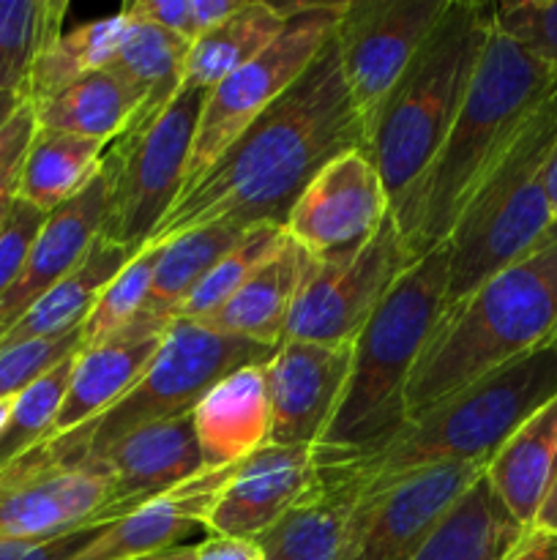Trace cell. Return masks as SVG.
<instances>
[{"instance_id": "1", "label": "cell", "mask_w": 557, "mask_h": 560, "mask_svg": "<svg viewBox=\"0 0 557 560\" xmlns=\"http://www.w3.org/2000/svg\"><path fill=\"white\" fill-rule=\"evenodd\" d=\"M364 148L366 129L331 42L309 69L189 186L147 244L211 224H278L309 180L342 153Z\"/></svg>"}, {"instance_id": "2", "label": "cell", "mask_w": 557, "mask_h": 560, "mask_svg": "<svg viewBox=\"0 0 557 560\" xmlns=\"http://www.w3.org/2000/svg\"><path fill=\"white\" fill-rule=\"evenodd\" d=\"M555 93L557 71L491 27L446 142L393 217L413 260L446 244L481 178Z\"/></svg>"}, {"instance_id": "3", "label": "cell", "mask_w": 557, "mask_h": 560, "mask_svg": "<svg viewBox=\"0 0 557 560\" xmlns=\"http://www.w3.org/2000/svg\"><path fill=\"white\" fill-rule=\"evenodd\" d=\"M448 246H437L396 279L353 342L342 399L315 446L317 465L366 457L410 421L407 386L446 312Z\"/></svg>"}, {"instance_id": "4", "label": "cell", "mask_w": 557, "mask_h": 560, "mask_svg": "<svg viewBox=\"0 0 557 560\" xmlns=\"http://www.w3.org/2000/svg\"><path fill=\"white\" fill-rule=\"evenodd\" d=\"M557 397V348L544 342L410 419L366 457L317 465L358 487L360 498L391 481L448 463L489 465L508 438Z\"/></svg>"}, {"instance_id": "5", "label": "cell", "mask_w": 557, "mask_h": 560, "mask_svg": "<svg viewBox=\"0 0 557 560\" xmlns=\"http://www.w3.org/2000/svg\"><path fill=\"white\" fill-rule=\"evenodd\" d=\"M557 331V224L530 255L442 312L407 386L415 419L459 388L522 359Z\"/></svg>"}, {"instance_id": "6", "label": "cell", "mask_w": 557, "mask_h": 560, "mask_svg": "<svg viewBox=\"0 0 557 560\" xmlns=\"http://www.w3.org/2000/svg\"><path fill=\"white\" fill-rule=\"evenodd\" d=\"M495 5L448 0L366 131V153L396 217L435 162L462 107L491 33Z\"/></svg>"}, {"instance_id": "7", "label": "cell", "mask_w": 557, "mask_h": 560, "mask_svg": "<svg viewBox=\"0 0 557 560\" xmlns=\"http://www.w3.org/2000/svg\"><path fill=\"white\" fill-rule=\"evenodd\" d=\"M557 145V93L528 120L470 195L448 235L446 310L535 249L555 228L544 164Z\"/></svg>"}, {"instance_id": "8", "label": "cell", "mask_w": 557, "mask_h": 560, "mask_svg": "<svg viewBox=\"0 0 557 560\" xmlns=\"http://www.w3.org/2000/svg\"><path fill=\"white\" fill-rule=\"evenodd\" d=\"M276 348L224 337L194 320H173L164 331L145 375L126 392L115 408L91 424L44 443L66 457L98 463L112 443L156 421L189 416L194 405L229 372L249 364H265Z\"/></svg>"}, {"instance_id": "9", "label": "cell", "mask_w": 557, "mask_h": 560, "mask_svg": "<svg viewBox=\"0 0 557 560\" xmlns=\"http://www.w3.org/2000/svg\"><path fill=\"white\" fill-rule=\"evenodd\" d=\"M205 88H180L178 96L145 126L123 131L104 151L109 178L102 241L140 252L178 202L186 164L208 98Z\"/></svg>"}, {"instance_id": "10", "label": "cell", "mask_w": 557, "mask_h": 560, "mask_svg": "<svg viewBox=\"0 0 557 560\" xmlns=\"http://www.w3.org/2000/svg\"><path fill=\"white\" fill-rule=\"evenodd\" d=\"M287 16L284 31L257 58L218 82L205 98L194 145L186 164L189 189L322 52L333 38L342 3H276Z\"/></svg>"}, {"instance_id": "11", "label": "cell", "mask_w": 557, "mask_h": 560, "mask_svg": "<svg viewBox=\"0 0 557 560\" xmlns=\"http://www.w3.org/2000/svg\"><path fill=\"white\" fill-rule=\"evenodd\" d=\"M123 514L102 463L66 457L44 441L0 468V541L55 539Z\"/></svg>"}, {"instance_id": "12", "label": "cell", "mask_w": 557, "mask_h": 560, "mask_svg": "<svg viewBox=\"0 0 557 560\" xmlns=\"http://www.w3.org/2000/svg\"><path fill=\"white\" fill-rule=\"evenodd\" d=\"M396 219L344 262H315L306 257L284 342L353 345L388 290L413 266Z\"/></svg>"}, {"instance_id": "13", "label": "cell", "mask_w": 557, "mask_h": 560, "mask_svg": "<svg viewBox=\"0 0 557 560\" xmlns=\"http://www.w3.org/2000/svg\"><path fill=\"white\" fill-rule=\"evenodd\" d=\"M446 9L448 0H344L333 44L366 131Z\"/></svg>"}, {"instance_id": "14", "label": "cell", "mask_w": 557, "mask_h": 560, "mask_svg": "<svg viewBox=\"0 0 557 560\" xmlns=\"http://www.w3.org/2000/svg\"><path fill=\"white\" fill-rule=\"evenodd\" d=\"M391 217L386 186L364 148L342 153L309 180L289 208L284 233L315 262L358 255Z\"/></svg>"}, {"instance_id": "15", "label": "cell", "mask_w": 557, "mask_h": 560, "mask_svg": "<svg viewBox=\"0 0 557 560\" xmlns=\"http://www.w3.org/2000/svg\"><path fill=\"white\" fill-rule=\"evenodd\" d=\"M484 474L475 463L435 465L360 498L342 560H407Z\"/></svg>"}, {"instance_id": "16", "label": "cell", "mask_w": 557, "mask_h": 560, "mask_svg": "<svg viewBox=\"0 0 557 560\" xmlns=\"http://www.w3.org/2000/svg\"><path fill=\"white\" fill-rule=\"evenodd\" d=\"M353 345L282 342L262 364L273 446H317L342 399Z\"/></svg>"}, {"instance_id": "17", "label": "cell", "mask_w": 557, "mask_h": 560, "mask_svg": "<svg viewBox=\"0 0 557 560\" xmlns=\"http://www.w3.org/2000/svg\"><path fill=\"white\" fill-rule=\"evenodd\" d=\"M315 476V446L268 443L235 465L213 498L205 530L227 539H257L311 490Z\"/></svg>"}, {"instance_id": "18", "label": "cell", "mask_w": 557, "mask_h": 560, "mask_svg": "<svg viewBox=\"0 0 557 560\" xmlns=\"http://www.w3.org/2000/svg\"><path fill=\"white\" fill-rule=\"evenodd\" d=\"M109 178L107 170L96 173V178L74 197L47 213L36 241L31 246L25 268L14 288L0 299V337L47 293L49 288L69 277L87 255L93 244L102 238L104 219H107Z\"/></svg>"}, {"instance_id": "19", "label": "cell", "mask_w": 557, "mask_h": 560, "mask_svg": "<svg viewBox=\"0 0 557 560\" xmlns=\"http://www.w3.org/2000/svg\"><path fill=\"white\" fill-rule=\"evenodd\" d=\"M233 468L202 470L183 485L140 503L112 520L93 545L74 560H137L189 547L191 536L205 530L208 512Z\"/></svg>"}, {"instance_id": "20", "label": "cell", "mask_w": 557, "mask_h": 560, "mask_svg": "<svg viewBox=\"0 0 557 560\" xmlns=\"http://www.w3.org/2000/svg\"><path fill=\"white\" fill-rule=\"evenodd\" d=\"M98 463L112 479V506L120 512H131L205 470L191 413L129 432Z\"/></svg>"}, {"instance_id": "21", "label": "cell", "mask_w": 557, "mask_h": 560, "mask_svg": "<svg viewBox=\"0 0 557 560\" xmlns=\"http://www.w3.org/2000/svg\"><path fill=\"white\" fill-rule=\"evenodd\" d=\"M205 470L235 468L271 443L262 364L240 366L216 383L191 410Z\"/></svg>"}, {"instance_id": "22", "label": "cell", "mask_w": 557, "mask_h": 560, "mask_svg": "<svg viewBox=\"0 0 557 560\" xmlns=\"http://www.w3.org/2000/svg\"><path fill=\"white\" fill-rule=\"evenodd\" d=\"M162 337L164 334H145L129 326L96 348L80 350L74 355L63 405L47 438L69 435L115 408L145 375Z\"/></svg>"}, {"instance_id": "23", "label": "cell", "mask_w": 557, "mask_h": 560, "mask_svg": "<svg viewBox=\"0 0 557 560\" xmlns=\"http://www.w3.org/2000/svg\"><path fill=\"white\" fill-rule=\"evenodd\" d=\"M358 506V487L317 468L311 490L251 541L262 560H342Z\"/></svg>"}, {"instance_id": "24", "label": "cell", "mask_w": 557, "mask_h": 560, "mask_svg": "<svg viewBox=\"0 0 557 560\" xmlns=\"http://www.w3.org/2000/svg\"><path fill=\"white\" fill-rule=\"evenodd\" d=\"M304 266V249L287 235L284 244L229 295L227 304L202 320V326L224 337L278 348L284 342Z\"/></svg>"}, {"instance_id": "25", "label": "cell", "mask_w": 557, "mask_h": 560, "mask_svg": "<svg viewBox=\"0 0 557 560\" xmlns=\"http://www.w3.org/2000/svg\"><path fill=\"white\" fill-rule=\"evenodd\" d=\"M530 530L481 476L407 560H506Z\"/></svg>"}, {"instance_id": "26", "label": "cell", "mask_w": 557, "mask_h": 560, "mask_svg": "<svg viewBox=\"0 0 557 560\" xmlns=\"http://www.w3.org/2000/svg\"><path fill=\"white\" fill-rule=\"evenodd\" d=\"M557 468V397L530 416L486 465V481L508 512L533 528Z\"/></svg>"}, {"instance_id": "27", "label": "cell", "mask_w": 557, "mask_h": 560, "mask_svg": "<svg viewBox=\"0 0 557 560\" xmlns=\"http://www.w3.org/2000/svg\"><path fill=\"white\" fill-rule=\"evenodd\" d=\"M249 228H235V224H211V228L191 230L178 238L162 244L156 271H153L151 293L145 306L131 323V328L145 334H164L169 323L178 317L183 301L194 293L197 284L205 279V273L244 238ZM129 328V326H126Z\"/></svg>"}, {"instance_id": "28", "label": "cell", "mask_w": 557, "mask_h": 560, "mask_svg": "<svg viewBox=\"0 0 557 560\" xmlns=\"http://www.w3.org/2000/svg\"><path fill=\"white\" fill-rule=\"evenodd\" d=\"M137 252L123 246L107 244L98 238L91 255L74 268L55 288H49L9 331L0 337V348L5 345L36 342V339H58L71 331H80L82 323L91 315L98 293L112 282L115 273L134 257Z\"/></svg>"}, {"instance_id": "29", "label": "cell", "mask_w": 557, "mask_h": 560, "mask_svg": "<svg viewBox=\"0 0 557 560\" xmlns=\"http://www.w3.org/2000/svg\"><path fill=\"white\" fill-rule=\"evenodd\" d=\"M123 11L126 31L107 69L140 93L142 109L134 124L129 126V129H137V126L151 124L180 93L189 42H183L175 33L162 31V27L142 20V16L131 14L129 5Z\"/></svg>"}, {"instance_id": "30", "label": "cell", "mask_w": 557, "mask_h": 560, "mask_svg": "<svg viewBox=\"0 0 557 560\" xmlns=\"http://www.w3.org/2000/svg\"><path fill=\"white\" fill-rule=\"evenodd\" d=\"M42 129L85 137L109 145L137 120L142 98L109 69H98L71 82L42 104H31Z\"/></svg>"}, {"instance_id": "31", "label": "cell", "mask_w": 557, "mask_h": 560, "mask_svg": "<svg viewBox=\"0 0 557 560\" xmlns=\"http://www.w3.org/2000/svg\"><path fill=\"white\" fill-rule=\"evenodd\" d=\"M284 25L287 16L276 3L246 0L229 20L218 22L189 44L183 85L213 91L233 71L257 58L284 31Z\"/></svg>"}, {"instance_id": "32", "label": "cell", "mask_w": 557, "mask_h": 560, "mask_svg": "<svg viewBox=\"0 0 557 560\" xmlns=\"http://www.w3.org/2000/svg\"><path fill=\"white\" fill-rule=\"evenodd\" d=\"M107 145L38 126L16 178V197L44 213L74 200L102 170Z\"/></svg>"}, {"instance_id": "33", "label": "cell", "mask_w": 557, "mask_h": 560, "mask_svg": "<svg viewBox=\"0 0 557 560\" xmlns=\"http://www.w3.org/2000/svg\"><path fill=\"white\" fill-rule=\"evenodd\" d=\"M126 31V11L120 9L107 20L87 22L69 33H60L52 44L42 52L27 77L25 96L31 104H42L69 88L71 82L82 80L85 74L107 69L115 58L120 36Z\"/></svg>"}, {"instance_id": "34", "label": "cell", "mask_w": 557, "mask_h": 560, "mask_svg": "<svg viewBox=\"0 0 557 560\" xmlns=\"http://www.w3.org/2000/svg\"><path fill=\"white\" fill-rule=\"evenodd\" d=\"M66 3L0 0V91H25L33 66L60 36Z\"/></svg>"}, {"instance_id": "35", "label": "cell", "mask_w": 557, "mask_h": 560, "mask_svg": "<svg viewBox=\"0 0 557 560\" xmlns=\"http://www.w3.org/2000/svg\"><path fill=\"white\" fill-rule=\"evenodd\" d=\"M284 238H287V233L278 224H257V228L246 230L244 238L205 273L194 293L183 301L175 320H208L284 244Z\"/></svg>"}, {"instance_id": "36", "label": "cell", "mask_w": 557, "mask_h": 560, "mask_svg": "<svg viewBox=\"0 0 557 560\" xmlns=\"http://www.w3.org/2000/svg\"><path fill=\"white\" fill-rule=\"evenodd\" d=\"M158 255H162V244H145L98 293L91 315L82 323V350L107 342L137 320L151 293Z\"/></svg>"}, {"instance_id": "37", "label": "cell", "mask_w": 557, "mask_h": 560, "mask_svg": "<svg viewBox=\"0 0 557 560\" xmlns=\"http://www.w3.org/2000/svg\"><path fill=\"white\" fill-rule=\"evenodd\" d=\"M74 355L55 366V370H49L47 375L38 377L36 383H31L16 397L9 424H5L3 435H0V468L14 463L16 457L31 452L33 446H38L49 435L55 419H58L60 405H63L66 388H69Z\"/></svg>"}, {"instance_id": "38", "label": "cell", "mask_w": 557, "mask_h": 560, "mask_svg": "<svg viewBox=\"0 0 557 560\" xmlns=\"http://www.w3.org/2000/svg\"><path fill=\"white\" fill-rule=\"evenodd\" d=\"M491 27L557 71V0H511L495 5Z\"/></svg>"}, {"instance_id": "39", "label": "cell", "mask_w": 557, "mask_h": 560, "mask_svg": "<svg viewBox=\"0 0 557 560\" xmlns=\"http://www.w3.org/2000/svg\"><path fill=\"white\" fill-rule=\"evenodd\" d=\"M82 350V328L58 339H36V342L5 345L0 348V399L16 397L31 383L47 375L66 359Z\"/></svg>"}, {"instance_id": "40", "label": "cell", "mask_w": 557, "mask_h": 560, "mask_svg": "<svg viewBox=\"0 0 557 560\" xmlns=\"http://www.w3.org/2000/svg\"><path fill=\"white\" fill-rule=\"evenodd\" d=\"M44 219H47V213L38 211L31 202L16 197L9 219H5V224L0 228V299H3V295L14 288L16 279H20Z\"/></svg>"}, {"instance_id": "41", "label": "cell", "mask_w": 557, "mask_h": 560, "mask_svg": "<svg viewBox=\"0 0 557 560\" xmlns=\"http://www.w3.org/2000/svg\"><path fill=\"white\" fill-rule=\"evenodd\" d=\"M112 520H98L71 534L55 536L42 541H0V560H74L87 545L98 539L107 530Z\"/></svg>"}, {"instance_id": "42", "label": "cell", "mask_w": 557, "mask_h": 560, "mask_svg": "<svg viewBox=\"0 0 557 560\" xmlns=\"http://www.w3.org/2000/svg\"><path fill=\"white\" fill-rule=\"evenodd\" d=\"M36 131L38 120L31 102L22 104V107L11 115L9 124L0 129V189L20 178L22 162H25L27 148H31Z\"/></svg>"}, {"instance_id": "43", "label": "cell", "mask_w": 557, "mask_h": 560, "mask_svg": "<svg viewBox=\"0 0 557 560\" xmlns=\"http://www.w3.org/2000/svg\"><path fill=\"white\" fill-rule=\"evenodd\" d=\"M129 11L191 44V0H137Z\"/></svg>"}, {"instance_id": "44", "label": "cell", "mask_w": 557, "mask_h": 560, "mask_svg": "<svg viewBox=\"0 0 557 560\" xmlns=\"http://www.w3.org/2000/svg\"><path fill=\"white\" fill-rule=\"evenodd\" d=\"M194 560H262V552L251 539L208 536L194 547Z\"/></svg>"}, {"instance_id": "45", "label": "cell", "mask_w": 557, "mask_h": 560, "mask_svg": "<svg viewBox=\"0 0 557 560\" xmlns=\"http://www.w3.org/2000/svg\"><path fill=\"white\" fill-rule=\"evenodd\" d=\"M244 3L246 0H191V42L218 22L229 20Z\"/></svg>"}, {"instance_id": "46", "label": "cell", "mask_w": 557, "mask_h": 560, "mask_svg": "<svg viewBox=\"0 0 557 560\" xmlns=\"http://www.w3.org/2000/svg\"><path fill=\"white\" fill-rule=\"evenodd\" d=\"M506 560H557V536L533 528Z\"/></svg>"}, {"instance_id": "47", "label": "cell", "mask_w": 557, "mask_h": 560, "mask_svg": "<svg viewBox=\"0 0 557 560\" xmlns=\"http://www.w3.org/2000/svg\"><path fill=\"white\" fill-rule=\"evenodd\" d=\"M533 528L557 536V468H555V476H552L549 492H546L544 503H541V512L538 517H535Z\"/></svg>"}, {"instance_id": "48", "label": "cell", "mask_w": 557, "mask_h": 560, "mask_svg": "<svg viewBox=\"0 0 557 560\" xmlns=\"http://www.w3.org/2000/svg\"><path fill=\"white\" fill-rule=\"evenodd\" d=\"M541 180H544V191H546V200H549L552 213L557 217V145L552 148L549 159H546L544 173H541Z\"/></svg>"}, {"instance_id": "49", "label": "cell", "mask_w": 557, "mask_h": 560, "mask_svg": "<svg viewBox=\"0 0 557 560\" xmlns=\"http://www.w3.org/2000/svg\"><path fill=\"white\" fill-rule=\"evenodd\" d=\"M27 102L25 91H0V129L11 120V115Z\"/></svg>"}, {"instance_id": "50", "label": "cell", "mask_w": 557, "mask_h": 560, "mask_svg": "<svg viewBox=\"0 0 557 560\" xmlns=\"http://www.w3.org/2000/svg\"><path fill=\"white\" fill-rule=\"evenodd\" d=\"M14 202H16V180H14V184H9V186H3V189H0V228H3L5 219H9Z\"/></svg>"}, {"instance_id": "51", "label": "cell", "mask_w": 557, "mask_h": 560, "mask_svg": "<svg viewBox=\"0 0 557 560\" xmlns=\"http://www.w3.org/2000/svg\"><path fill=\"white\" fill-rule=\"evenodd\" d=\"M194 547H178V550H167V552H158V556H147V558H137V560H194Z\"/></svg>"}, {"instance_id": "52", "label": "cell", "mask_w": 557, "mask_h": 560, "mask_svg": "<svg viewBox=\"0 0 557 560\" xmlns=\"http://www.w3.org/2000/svg\"><path fill=\"white\" fill-rule=\"evenodd\" d=\"M16 397H20V394H16ZM16 397H5V399H0V435H3L5 424H9L11 410H14V405H16Z\"/></svg>"}, {"instance_id": "53", "label": "cell", "mask_w": 557, "mask_h": 560, "mask_svg": "<svg viewBox=\"0 0 557 560\" xmlns=\"http://www.w3.org/2000/svg\"><path fill=\"white\" fill-rule=\"evenodd\" d=\"M552 342H555V348H557V331H555V337H552Z\"/></svg>"}]
</instances>
